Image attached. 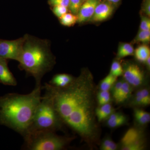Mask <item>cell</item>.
Returning <instances> with one entry per match:
<instances>
[{"instance_id": "cell-19", "label": "cell", "mask_w": 150, "mask_h": 150, "mask_svg": "<svg viewBox=\"0 0 150 150\" xmlns=\"http://www.w3.org/2000/svg\"><path fill=\"white\" fill-rule=\"evenodd\" d=\"M116 77L109 74L104 79L101 81L99 85L100 89V91H109L111 89L112 86L117 81Z\"/></svg>"}, {"instance_id": "cell-24", "label": "cell", "mask_w": 150, "mask_h": 150, "mask_svg": "<svg viewBox=\"0 0 150 150\" xmlns=\"http://www.w3.org/2000/svg\"><path fill=\"white\" fill-rule=\"evenodd\" d=\"M150 41V30H140L135 39V42L148 43Z\"/></svg>"}, {"instance_id": "cell-11", "label": "cell", "mask_w": 150, "mask_h": 150, "mask_svg": "<svg viewBox=\"0 0 150 150\" xmlns=\"http://www.w3.org/2000/svg\"><path fill=\"white\" fill-rule=\"evenodd\" d=\"M0 83L4 85L16 86L17 82L9 69L7 60L0 57Z\"/></svg>"}, {"instance_id": "cell-30", "label": "cell", "mask_w": 150, "mask_h": 150, "mask_svg": "<svg viewBox=\"0 0 150 150\" xmlns=\"http://www.w3.org/2000/svg\"><path fill=\"white\" fill-rule=\"evenodd\" d=\"M48 4L51 6H63L68 8L69 0H48Z\"/></svg>"}, {"instance_id": "cell-1", "label": "cell", "mask_w": 150, "mask_h": 150, "mask_svg": "<svg viewBox=\"0 0 150 150\" xmlns=\"http://www.w3.org/2000/svg\"><path fill=\"white\" fill-rule=\"evenodd\" d=\"M50 96L63 123L93 148L99 142L100 129L96 115V87L91 74L83 71L63 88L48 83L42 87Z\"/></svg>"}, {"instance_id": "cell-31", "label": "cell", "mask_w": 150, "mask_h": 150, "mask_svg": "<svg viewBox=\"0 0 150 150\" xmlns=\"http://www.w3.org/2000/svg\"><path fill=\"white\" fill-rule=\"evenodd\" d=\"M144 98L145 106L150 104V94L149 89L146 88L141 89Z\"/></svg>"}, {"instance_id": "cell-26", "label": "cell", "mask_w": 150, "mask_h": 150, "mask_svg": "<svg viewBox=\"0 0 150 150\" xmlns=\"http://www.w3.org/2000/svg\"><path fill=\"white\" fill-rule=\"evenodd\" d=\"M123 80H124L116 81L111 88L112 96L115 101L118 98V95L121 91Z\"/></svg>"}, {"instance_id": "cell-23", "label": "cell", "mask_w": 150, "mask_h": 150, "mask_svg": "<svg viewBox=\"0 0 150 150\" xmlns=\"http://www.w3.org/2000/svg\"><path fill=\"white\" fill-rule=\"evenodd\" d=\"M83 3L82 0H69V10L71 13L77 16Z\"/></svg>"}, {"instance_id": "cell-28", "label": "cell", "mask_w": 150, "mask_h": 150, "mask_svg": "<svg viewBox=\"0 0 150 150\" xmlns=\"http://www.w3.org/2000/svg\"><path fill=\"white\" fill-rule=\"evenodd\" d=\"M133 103L138 106H145L142 90H139L135 94L133 99Z\"/></svg>"}, {"instance_id": "cell-33", "label": "cell", "mask_w": 150, "mask_h": 150, "mask_svg": "<svg viewBox=\"0 0 150 150\" xmlns=\"http://www.w3.org/2000/svg\"><path fill=\"white\" fill-rule=\"evenodd\" d=\"M145 63H146V65L147 67L148 68V69H150V56L147 59V60H146V62H145Z\"/></svg>"}, {"instance_id": "cell-32", "label": "cell", "mask_w": 150, "mask_h": 150, "mask_svg": "<svg viewBox=\"0 0 150 150\" xmlns=\"http://www.w3.org/2000/svg\"><path fill=\"white\" fill-rule=\"evenodd\" d=\"M142 11L148 17L150 16V0H144L142 5Z\"/></svg>"}, {"instance_id": "cell-7", "label": "cell", "mask_w": 150, "mask_h": 150, "mask_svg": "<svg viewBox=\"0 0 150 150\" xmlns=\"http://www.w3.org/2000/svg\"><path fill=\"white\" fill-rule=\"evenodd\" d=\"M25 36L13 40L0 39V57L18 61L22 51Z\"/></svg>"}, {"instance_id": "cell-22", "label": "cell", "mask_w": 150, "mask_h": 150, "mask_svg": "<svg viewBox=\"0 0 150 150\" xmlns=\"http://www.w3.org/2000/svg\"><path fill=\"white\" fill-rule=\"evenodd\" d=\"M118 148V145L108 138L104 139L100 146V149L102 150H116Z\"/></svg>"}, {"instance_id": "cell-14", "label": "cell", "mask_w": 150, "mask_h": 150, "mask_svg": "<svg viewBox=\"0 0 150 150\" xmlns=\"http://www.w3.org/2000/svg\"><path fill=\"white\" fill-rule=\"evenodd\" d=\"M95 112L96 119L98 121L100 122L108 118L113 112V108L109 103L96 108Z\"/></svg>"}, {"instance_id": "cell-34", "label": "cell", "mask_w": 150, "mask_h": 150, "mask_svg": "<svg viewBox=\"0 0 150 150\" xmlns=\"http://www.w3.org/2000/svg\"><path fill=\"white\" fill-rule=\"evenodd\" d=\"M109 3L116 4L120 1V0H107Z\"/></svg>"}, {"instance_id": "cell-25", "label": "cell", "mask_w": 150, "mask_h": 150, "mask_svg": "<svg viewBox=\"0 0 150 150\" xmlns=\"http://www.w3.org/2000/svg\"><path fill=\"white\" fill-rule=\"evenodd\" d=\"M123 69L121 64L117 61L112 62L110 68V74L118 77L123 74Z\"/></svg>"}, {"instance_id": "cell-10", "label": "cell", "mask_w": 150, "mask_h": 150, "mask_svg": "<svg viewBox=\"0 0 150 150\" xmlns=\"http://www.w3.org/2000/svg\"><path fill=\"white\" fill-rule=\"evenodd\" d=\"M114 8L110 3H100L95 10L90 21L100 22L107 19L112 14Z\"/></svg>"}, {"instance_id": "cell-27", "label": "cell", "mask_w": 150, "mask_h": 150, "mask_svg": "<svg viewBox=\"0 0 150 150\" xmlns=\"http://www.w3.org/2000/svg\"><path fill=\"white\" fill-rule=\"evenodd\" d=\"M52 10L54 14L59 18L68 13L69 11L68 8L60 6L52 7Z\"/></svg>"}, {"instance_id": "cell-12", "label": "cell", "mask_w": 150, "mask_h": 150, "mask_svg": "<svg viewBox=\"0 0 150 150\" xmlns=\"http://www.w3.org/2000/svg\"><path fill=\"white\" fill-rule=\"evenodd\" d=\"M74 79L73 76L68 74H57L54 75L48 83L57 88H64L69 86Z\"/></svg>"}, {"instance_id": "cell-4", "label": "cell", "mask_w": 150, "mask_h": 150, "mask_svg": "<svg viewBox=\"0 0 150 150\" xmlns=\"http://www.w3.org/2000/svg\"><path fill=\"white\" fill-rule=\"evenodd\" d=\"M63 126L52 99L45 93L35 110L28 134L35 131L56 132L61 130Z\"/></svg>"}, {"instance_id": "cell-29", "label": "cell", "mask_w": 150, "mask_h": 150, "mask_svg": "<svg viewBox=\"0 0 150 150\" xmlns=\"http://www.w3.org/2000/svg\"><path fill=\"white\" fill-rule=\"evenodd\" d=\"M140 30H150V20L149 17L142 16L140 25Z\"/></svg>"}, {"instance_id": "cell-5", "label": "cell", "mask_w": 150, "mask_h": 150, "mask_svg": "<svg viewBox=\"0 0 150 150\" xmlns=\"http://www.w3.org/2000/svg\"><path fill=\"white\" fill-rule=\"evenodd\" d=\"M73 139L59 136L54 131H33L24 137L25 148L29 150H64Z\"/></svg>"}, {"instance_id": "cell-2", "label": "cell", "mask_w": 150, "mask_h": 150, "mask_svg": "<svg viewBox=\"0 0 150 150\" xmlns=\"http://www.w3.org/2000/svg\"><path fill=\"white\" fill-rule=\"evenodd\" d=\"M41 85L27 94L9 93L0 97V124L12 129L23 138L29 132L42 96Z\"/></svg>"}, {"instance_id": "cell-6", "label": "cell", "mask_w": 150, "mask_h": 150, "mask_svg": "<svg viewBox=\"0 0 150 150\" xmlns=\"http://www.w3.org/2000/svg\"><path fill=\"white\" fill-rule=\"evenodd\" d=\"M146 146L143 132L137 128L129 129L121 139V150H143Z\"/></svg>"}, {"instance_id": "cell-15", "label": "cell", "mask_w": 150, "mask_h": 150, "mask_svg": "<svg viewBox=\"0 0 150 150\" xmlns=\"http://www.w3.org/2000/svg\"><path fill=\"white\" fill-rule=\"evenodd\" d=\"M133 87L126 81L123 80L121 91L115 102L118 104L122 103L130 98L132 92Z\"/></svg>"}, {"instance_id": "cell-3", "label": "cell", "mask_w": 150, "mask_h": 150, "mask_svg": "<svg viewBox=\"0 0 150 150\" xmlns=\"http://www.w3.org/2000/svg\"><path fill=\"white\" fill-rule=\"evenodd\" d=\"M24 36L22 51L18 61L19 67L35 79L36 85H41L43 76L52 69L56 63L50 42L29 34Z\"/></svg>"}, {"instance_id": "cell-21", "label": "cell", "mask_w": 150, "mask_h": 150, "mask_svg": "<svg viewBox=\"0 0 150 150\" xmlns=\"http://www.w3.org/2000/svg\"><path fill=\"white\" fill-rule=\"evenodd\" d=\"M96 95V100L99 105L110 103L111 97L109 91L100 90Z\"/></svg>"}, {"instance_id": "cell-35", "label": "cell", "mask_w": 150, "mask_h": 150, "mask_svg": "<svg viewBox=\"0 0 150 150\" xmlns=\"http://www.w3.org/2000/svg\"><path fill=\"white\" fill-rule=\"evenodd\" d=\"M82 1H83V2H85L86 1H87V0H82Z\"/></svg>"}, {"instance_id": "cell-9", "label": "cell", "mask_w": 150, "mask_h": 150, "mask_svg": "<svg viewBox=\"0 0 150 150\" xmlns=\"http://www.w3.org/2000/svg\"><path fill=\"white\" fill-rule=\"evenodd\" d=\"M100 2V0H87L84 2L77 15V22L82 23L90 20L97 6Z\"/></svg>"}, {"instance_id": "cell-13", "label": "cell", "mask_w": 150, "mask_h": 150, "mask_svg": "<svg viewBox=\"0 0 150 150\" xmlns=\"http://www.w3.org/2000/svg\"><path fill=\"white\" fill-rule=\"evenodd\" d=\"M128 121L127 117L121 112H113L108 118L107 125L110 128H116L125 125Z\"/></svg>"}, {"instance_id": "cell-17", "label": "cell", "mask_w": 150, "mask_h": 150, "mask_svg": "<svg viewBox=\"0 0 150 150\" xmlns=\"http://www.w3.org/2000/svg\"><path fill=\"white\" fill-rule=\"evenodd\" d=\"M134 116L135 120L140 125H146L150 122V113L142 109H135Z\"/></svg>"}, {"instance_id": "cell-16", "label": "cell", "mask_w": 150, "mask_h": 150, "mask_svg": "<svg viewBox=\"0 0 150 150\" xmlns=\"http://www.w3.org/2000/svg\"><path fill=\"white\" fill-rule=\"evenodd\" d=\"M136 59L142 63H145L147 59L150 56V49L147 45H141L134 51Z\"/></svg>"}, {"instance_id": "cell-18", "label": "cell", "mask_w": 150, "mask_h": 150, "mask_svg": "<svg viewBox=\"0 0 150 150\" xmlns=\"http://www.w3.org/2000/svg\"><path fill=\"white\" fill-rule=\"evenodd\" d=\"M134 47L129 43H122L119 45L117 53L118 59H122L134 54Z\"/></svg>"}, {"instance_id": "cell-8", "label": "cell", "mask_w": 150, "mask_h": 150, "mask_svg": "<svg viewBox=\"0 0 150 150\" xmlns=\"http://www.w3.org/2000/svg\"><path fill=\"white\" fill-rule=\"evenodd\" d=\"M124 80L127 82L132 87L141 86L144 82V73L138 65L130 64L126 65L123 69Z\"/></svg>"}, {"instance_id": "cell-20", "label": "cell", "mask_w": 150, "mask_h": 150, "mask_svg": "<svg viewBox=\"0 0 150 150\" xmlns=\"http://www.w3.org/2000/svg\"><path fill=\"white\" fill-rule=\"evenodd\" d=\"M59 19L61 24L67 27L72 26L76 24V23L77 22V16L71 13H67Z\"/></svg>"}]
</instances>
